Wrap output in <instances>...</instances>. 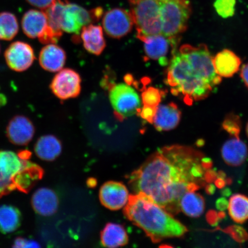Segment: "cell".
<instances>
[{
	"mask_svg": "<svg viewBox=\"0 0 248 248\" xmlns=\"http://www.w3.org/2000/svg\"><path fill=\"white\" fill-rule=\"evenodd\" d=\"M229 215L233 221L244 223L248 219V197L236 194L232 195L228 203Z\"/></svg>",
	"mask_w": 248,
	"mask_h": 248,
	"instance_id": "obj_28",
	"label": "cell"
},
{
	"mask_svg": "<svg viewBox=\"0 0 248 248\" xmlns=\"http://www.w3.org/2000/svg\"><path fill=\"white\" fill-rule=\"evenodd\" d=\"M81 38L83 46L90 53L100 55L106 46L103 30L100 26L89 24L83 27Z\"/></svg>",
	"mask_w": 248,
	"mask_h": 248,
	"instance_id": "obj_22",
	"label": "cell"
},
{
	"mask_svg": "<svg viewBox=\"0 0 248 248\" xmlns=\"http://www.w3.org/2000/svg\"><path fill=\"white\" fill-rule=\"evenodd\" d=\"M27 1L33 7L45 11L52 4L54 0H27Z\"/></svg>",
	"mask_w": 248,
	"mask_h": 248,
	"instance_id": "obj_35",
	"label": "cell"
},
{
	"mask_svg": "<svg viewBox=\"0 0 248 248\" xmlns=\"http://www.w3.org/2000/svg\"><path fill=\"white\" fill-rule=\"evenodd\" d=\"M108 91L110 103L117 120L123 121L137 113L140 108V99L131 86L120 83Z\"/></svg>",
	"mask_w": 248,
	"mask_h": 248,
	"instance_id": "obj_8",
	"label": "cell"
},
{
	"mask_svg": "<svg viewBox=\"0 0 248 248\" xmlns=\"http://www.w3.org/2000/svg\"><path fill=\"white\" fill-rule=\"evenodd\" d=\"M241 64V59L234 52L225 49L213 58V65L217 75L231 78L237 73Z\"/></svg>",
	"mask_w": 248,
	"mask_h": 248,
	"instance_id": "obj_20",
	"label": "cell"
},
{
	"mask_svg": "<svg viewBox=\"0 0 248 248\" xmlns=\"http://www.w3.org/2000/svg\"><path fill=\"white\" fill-rule=\"evenodd\" d=\"M191 13L189 0H163L161 33L170 42L175 43L187 30Z\"/></svg>",
	"mask_w": 248,
	"mask_h": 248,
	"instance_id": "obj_6",
	"label": "cell"
},
{
	"mask_svg": "<svg viewBox=\"0 0 248 248\" xmlns=\"http://www.w3.org/2000/svg\"><path fill=\"white\" fill-rule=\"evenodd\" d=\"M65 5L66 1L54 0L52 4L44 11L47 17V29L57 42L63 35L61 23Z\"/></svg>",
	"mask_w": 248,
	"mask_h": 248,
	"instance_id": "obj_26",
	"label": "cell"
},
{
	"mask_svg": "<svg viewBox=\"0 0 248 248\" xmlns=\"http://www.w3.org/2000/svg\"><path fill=\"white\" fill-rule=\"evenodd\" d=\"M0 50H1V49H0Z\"/></svg>",
	"mask_w": 248,
	"mask_h": 248,
	"instance_id": "obj_39",
	"label": "cell"
},
{
	"mask_svg": "<svg viewBox=\"0 0 248 248\" xmlns=\"http://www.w3.org/2000/svg\"><path fill=\"white\" fill-rule=\"evenodd\" d=\"M47 26V17L44 11L31 9L24 15L21 20L23 32L31 39L38 38Z\"/></svg>",
	"mask_w": 248,
	"mask_h": 248,
	"instance_id": "obj_19",
	"label": "cell"
},
{
	"mask_svg": "<svg viewBox=\"0 0 248 248\" xmlns=\"http://www.w3.org/2000/svg\"><path fill=\"white\" fill-rule=\"evenodd\" d=\"M35 126L26 116L17 115L9 122L6 134L11 143L20 146L29 144L35 135Z\"/></svg>",
	"mask_w": 248,
	"mask_h": 248,
	"instance_id": "obj_13",
	"label": "cell"
},
{
	"mask_svg": "<svg viewBox=\"0 0 248 248\" xmlns=\"http://www.w3.org/2000/svg\"><path fill=\"white\" fill-rule=\"evenodd\" d=\"M179 52L187 59L198 75L213 88L221 82L222 77L216 73L213 57L206 45L201 44L197 46L183 45L179 48Z\"/></svg>",
	"mask_w": 248,
	"mask_h": 248,
	"instance_id": "obj_7",
	"label": "cell"
},
{
	"mask_svg": "<svg viewBox=\"0 0 248 248\" xmlns=\"http://www.w3.org/2000/svg\"><path fill=\"white\" fill-rule=\"evenodd\" d=\"M4 56L8 66L17 72L29 69L35 60L32 46L21 41L12 43L6 49Z\"/></svg>",
	"mask_w": 248,
	"mask_h": 248,
	"instance_id": "obj_12",
	"label": "cell"
},
{
	"mask_svg": "<svg viewBox=\"0 0 248 248\" xmlns=\"http://www.w3.org/2000/svg\"><path fill=\"white\" fill-rule=\"evenodd\" d=\"M181 115V111L177 105L173 102L159 105L157 108L153 124L157 131H170L178 125Z\"/></svg>",
	"mask_w": 248,
	"mask_h": 248,
	"instance_id": "obj_16",
	"label": "cell"
},
{
	"mask_svg": "<svg viewBox=\"0 0 248 248\" xmlns=\"http://www.w3.org/2000/svg\"><path fill=\"white\" fill-rule=\"evenodd\" d=\"M163 0H129L131 14L137 30V37L159 35L162 32Z\"/></svg>",
	"mask_w": 248,
	"mask_h": 248,
	"instance_id": "obj_5",
	"label": "cell"
},
{
	"mask_svg": "<svg viewBox=\"0 0 248 248\" xmlns=\"http://www.w3.org/2000/svg\"><path fill=\"white\" fill-rule=\"evenodd\" d=\"M223 128L231 135L238 136L241 129V123L239 117L234 114H229L226 117L222 124Z\"/></svg>",
	"mask_w": 248,
	"mask_h": 248,
	"instance_id": "obj_32",
	"label": "cell"
},
{
	"mask_svg": "<svg viewBox=\"0 0 248 248\" xmlns=\"http://www.w3.org/2000/svg\"><path fill=\"white\" fill-rule=\"evenodd\" d=\"M124 213L126 218L142 229L154 243L166 238L181 237L187 232L186 226L171 214L143 194L129 195Z\"/></svg>",
	"mask_w": 248,
	"mask_h": 248,
	"instance_id": "obj_2",
	"label": "cell"
},
{
	"mask_svg": "<svg viewBox=\"0 0 248 248\" xmlns=\"http://www.w3.org/2000/svg\"><path fill=\"white\" fill-rule=\"evenodd\" d=\"M241 77L248 89V63L244 65L242 67Z\"/></svg>",
	"mask_w": 248,
	"mask_h": 248,
	"instance_id": "obj_36",
	"label": "cell"
},
{
	"mask_svg": "<svg viewBox=\"0 0 248 248\" xmlns=\"http://www.w3.org/2000/svg\"><path fill=\"white\" fill-rule=\"evenodd\" d=\"M103 11L97 8L91 11L66 1V5L62 15V29L67 33L78 35L83 27L101 18Z\"/></svg>",
	"mask_w": 248,
	"mask_h": 248,
	"instance_id": "obj_9",
	"label": "cell"
},
{
	"mask_svg": "<svg viewBox=\"0 0 248 248\" xmlns=\"http://www.w3.org/2000/svg\"><path fill=\"white\" fill-rule=\"evenodd\" d=\"M212 162L200 152L174 145L160 149L129 176L135 194L146 195L172 215L183 195L212 182Z\"/></svg>",
	"mask_w": 248,
	"mask_h": 248,
	"instance_id": "obj_1",
	"label": "cell"
},
{
	"mask_svg": "<svg viewBox=\"0 0 248 248\" xmlns=\"http://www.w3.org/2000/svg\"><path fill=\"white\" fill-rule=\"evenodd\" d=\"M246 132H247V135L248 137V122L247 123V127H246Z\"/></svg>",
	"mask_w": 248,
	"mask_h": 248,
	"instance_id": "obj_38",
	"label": "cell"
},
{
	"mask_svg": "<svg viewBox=\"0 0 248 248\" xmlns=\"http://www.w3.org/2000/svg\"><path fill=\"white\" fill-rule=\"evenodd\" d=\"M129 197L128 189L119 182H107L102 186L100 190L102 205L111 210H120L125 206Z\"/></svg>",
	"mask_w": 248,
	"mask_h": 248,
	"instance_id": "obj_14",
	"label": "cell"
},
{
	"mask_svg": "<svg viewBox=\"0 0 248 248\" xmlns=\"http://www.w3.org/2000/svg\"><path fill=\"white\" fill-rule=\"evenodd\" d=\"M66 60V52L55 44L46 45L39 54L40 66L49 72H57L63 69Z\"/></svg>",
	"mask_w": 248,
	"mask_h": 248,
	"instance_id": "obj_17",
	"label": "cell"
},
{
	"mask_svg": "<svg viewBox=\"0 0 248 248\" xmlns=\"http://www.w3.org/2000/svg\"><path fill=\"white\" fill-rule=\"evenodd\" d=\"M6 101L4 96V95H0V105H4L5 104V102Z\"/></svg>",
	"mask_w": 248,
	"mask_h": 248,
	"instance_id": "obj_37",
	"label": "cell"
},
{
	"mask_svg": "<svg viewBox=\"0 0 248 248\" xmlns=\"http://www.w3.org/2000/svg\"><path fill=\"white\" fill-rule=\"evenodd\" d=\"M235 4L236 0H215L214 7L220 16L227 18L234 15Z\"/></svg>",
	"mask_w": 248,
	"mask_h": 248,
	"instance_id": "obj_31",
	"label": "cell"
},
{
	"mask_svg": "<svg viewBox=\"0 0 248 248\" xmlns=\"http://www.w3.org/2000/svg\"><path fill=\"white\" fill-rule=\"evenodd\" d=\"M30 151H0V199L18 190L27 193L44 174L38 164L31 162Z\"/></svg>",
	"mask_w": 248,
	"mask_h": 248,
	"instance_id": "obj_3",
	"label": "cell"
},
{
	"mask_svg": "<svg viewBox=\"0 0 248 248\" xmlns=\"http://www.w3.org/2000/svg\"><path fill=\"white\" fill-rule=\"evenodd\" d=\"M133 20L131 14L125 9L114 8L105 13L102 26L108 36L120 39L128 35L133 29Z\"/></svg>",
	"mask_w": 248,
	"mask_h": 248,
	"instance_id": "obj_10",
	"label": "cell"
},
{
	"mask_svg": "<svg viewBox=\"0 0 248 248\" xmlns=\"http://www.w3.org/2000/svg\"><path fill=\"white\" fill-rule=\"evenodd\" d=\"M40 245L36 241L27 239L23 237L16 238L14 243V248H37L40 247Z\"/></svg>",
	"mask_w": 248,
	"mask_h": 248,
	"instance_id": "obj_34",
	"label": "cell"
},
{
	"mask_svg": "<svg viewBox=\"0 0 248 248\" xmlns=\"http://www.w3.org/2000/svg\"><path fill=\"white\" fill-rule=\"evenodd\" d=\"M101 243L105 247L117 248L128 243V236L122 225L108 223L101 232Z\"/></svg>",
	"mask_w": 248,
	"mask_h": 248,
	"instance_id": "obj_24",
	"label": "cell"
},
{
	"mask_svg": "<svg viewBox=\"0 0 248 248\" xmlns=\"http://www.w3.org/2000/svg\"><path fill=\"white\" fill-rule=\"evenodd\" d=\"M167 80L171 87L172 94L181 95L188 105L206 98L213 88L198 75L187 59L179 52L170 62Z\"/></svg>",
	"mask_w": 248,
	"mask_h": 248,
	"instance_id": "obj_4",
	"label": "cell"
},
{
	"mask_svg": "<svg viewBox=\"0 0 248 248\" xmlns=\"http://www.w3.org/2000/svg\"><path fill=\"white\" fill-rule=\"evenodd\" d=\"M81 78L76 71L60 70L52 80L50 88L55 95L61 100L78 97L81 91Z\"/></svg>",
	"mask_w": 248,
	"mask_h": 248,
	"instance_id": "obj_11",
	"label": "cell"
},
{
	"mask_svg": "<svg viewBox=\"0 0 248 248\" xmlns=\"http://www.w3.org/2000/svg\"><path fill=\"white\" fill-rule=\"evenodd\" d=\"M247 145L241 140L239 136H234L223 145L221 155L225 162L231 166L241 165L248 156Z\"/></svg>",
	"mask_w": 248,
	"mask_h": 248,
	"instance_id": "obj_21",
	"label": "cell"
},
{
	"mask_svg": "<svg viewBox=\"0 0 248 248\" xmlns=\"http://www.w3.org/2000/svg\"><path fill=\"white\" fill-rule=\"evenodd\" d=\"M22 215L17 207L11 204L0 206V232L12 233L20 228Z\"/></svg>",
	"mask_w": 248,
	"mask_h": 248,
	"instance_id": "obj_25",
	"label": "cell"
},
{
	"mask_svg": "<svg viewBox=\"0 0 248 248\" xmlns=\"http://www.w3.org/2000/svg\"><path fill=\"white\" fill-rule=\"evenodd\" d=\"M31 204L34 211L38 215L45 217L51 216L58 209V197L51 189L40 188L33 193Z\"/></svg>",
	"mask_w": 248,
	"mask_h": 248,
	"instance_id": "obj_15",
	"label": "cell"
},
{
	"mask_svg": "<svg viewBox=\"0 0 248 248\" xmlns=\"http://www.w3.org/2000/svg\"><path fill=\"white\" fill-rule=\"evenodd\" d=\"M179 206L181 211L191 217H200L205 206L203 198L195 191H189L183 195Z\"/></svg>",
	"mask_w": 248,
	"mask_h": 248,
	"instance_id": "obj_27",
	"label": "cell"
},
{
	"mask_svg": "<svg viewBox=\"0 0 248 248\" xmlns=\"http://www.w3.org/2000/svg\"><path fill=\"white\" fill-rule=\"evenodd\" d=\"M157 108L143 106L142 108H139L137 111V114L142 119L147 120L148 123L153 124L155 114L156 112Z\"/></svg>",
	"mask_w": 248,
	"mask_h": 248,
	"instance_id": "obj_33",
	"label": "cell"
},
{
	"mask_svg": "<svg viewBox=\"0 0 248 248\" xmlns=\"http://www.w3.org/2000/svg\"><path fill=\"white\" fill-rule=\"evenodd\" d=\"M34 151L39 159L50 162L60 156L62 152V144L54 136H43L36 142Z\"/></svg>",
	"mask_w": 248,
	"mask_h": 248,
	"instance_id": "obj_23",
	"label": "cell"
},
{
	"mask_svg": "<svg viewBox=\"0 0 248 248\" xmlns=\"http://www.w3.org/2000/svg\"><path fill=\"white\" fill-rule=\"evenodd\" d=\"M144 42V48L145 55L148 59L159 61L160 64H166V56L168 54L170 40L162 35L144 37L140 39Z\"/></svg>",
	"mask_w": 248,
	"mask_h": 248,
	"instance_id": "obj_18",
	"label": "cell"
},
{
	"mask_svg": "<svg viewBox=\"0 0 248 248\" xmlns=\"http://www.w3.org/2000/svg\"><path fill=\"white\" fill-rule=\"evenodd\" d=\"M163 92L159 89L150 87L142 92L141 99L143 106L157 107L160 105Z\"/></svg>",
	"mask_w": 248,
	"mask_h": 248,
	"instance_id": "obj_30",
	"label": "cell"
},
{
	"mask_svg": "<svg viewBox=\"0 0 248 248\" xmlns=\"http://www.w3.org/2000/svg\"><path fill=\"white\" fill-rule=\"evenodd\" d=\"M19 26L16 17L8 12L0 13V40L10 41L16 36Z\"/></svg>",
	"mask_w": 248,
	"mask_h": 248,
	"instance_id": "obj_29",
	"label": "cell"
}]
</instances>
